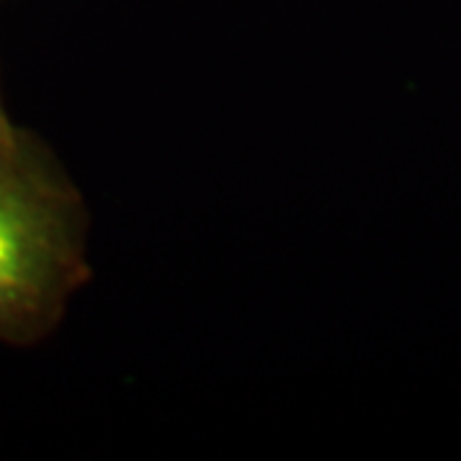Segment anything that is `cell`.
I'll return each instance as SVG.
<instances>
[{"label":"cell","mask_w":461,"mask_h":461,"mask_svg":"<svg viewBox=\"0 0 461 461\" xmlns=\"http://www.w3.org/2000/svg\"><path fill=\"white\" fill-rule=\"evenodd\" d=\"M62 230L26 182L0 167V321L39 308L62 269Z\"/></svg>","instance_id":"obj_1"},{"label":"cell","mask_w":461,"mask_h":461,"mask_svg":"<svg viewBox=\"0 0 461 461\" xmlns=\"http://www.w3.org/2000/svg\"><path fill=\"white\" fill-rule=\"evenodd\" d=\"M8 149V129H5V121H3V113H0V154Z\"/></svg>","instance_id":"obj_2"}]
</instances>
